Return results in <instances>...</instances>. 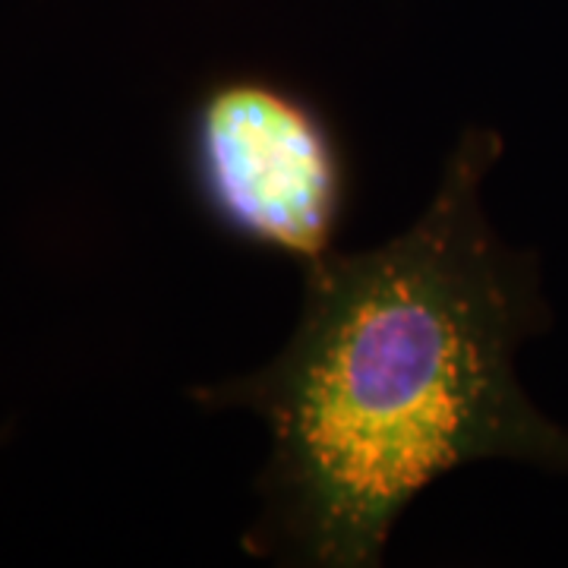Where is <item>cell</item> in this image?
Returning <instances> with one entry per match:
<instances>
[{"label":"cell","instance_id":"cell-1","mask_svg":"<svg viewBox=\"0 0 568 568\" xmlns=\"http://www.w3.org/2000/svg\"><path fill=\"white\" fill-rule=\"evenodd\" d=\"M503 152L496 130L467 126L417 222L301 265L287 345L256 373L190 392L268 429L250 556L376 568L414 499L458 467L499 458L568 474V426L530 402L515 369L552 313L540 256L508 246L484 209Z\"/></svg>","mask_w":568,"mask_h":568},{"label":"cell","instance_id":"cell-2","mask_svg":"<svg viewBox=\"0 0 568 568\" xmlns=\"http://www.w3.org/2000/svg\"><path fill=\"white\" fill-rule=\"evenodd\" d=\"M186 149L196 196L224 234L297 265L335 250L345 155L301 92L265 77L212 82L193 104Z\"/></svg>","mask_w":568,"mask_h":568},{"label":"cell","instance_id":"cell-3","mask_svg":"<svg viewBox=\"0 0 568 568\" xmlns=\"http://www.w3.org/2000/svg\"><path fill=\"white\" fill-rule=\"evenodd\" d=\"M3 439H7V433H0V443H3Z\"/></svg>","mask_w":568,"mask_h":568}]
</instances>
